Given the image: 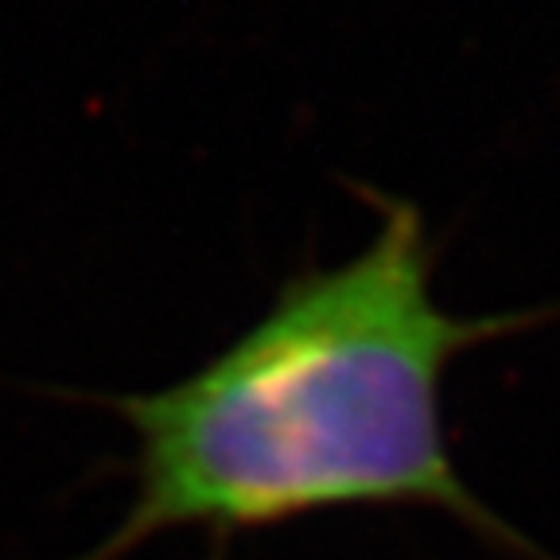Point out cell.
Listing matches in <instances>:
<instances>
[{
    "label": "cell",
    "instance_id": "cell-1",
    "mask_svg": "<svg viewBox=\"0 0 560 560\" xmlns=\"http://www.w3.org/2000/svg\"><path fill=\"white\" fill-rule=\"evenodd\" d=\"M366 199L382 222L354 257L289 277L179 382L102 397L132 436L129 502L74 560H129L172 534L226 549L339 510H432L510 560H560L467 487L444 429L452 362L525 315H452L420 210Z\"/></svg>",
    "mask_w": 560,
    "mask_h": 560
}]
</instances>
